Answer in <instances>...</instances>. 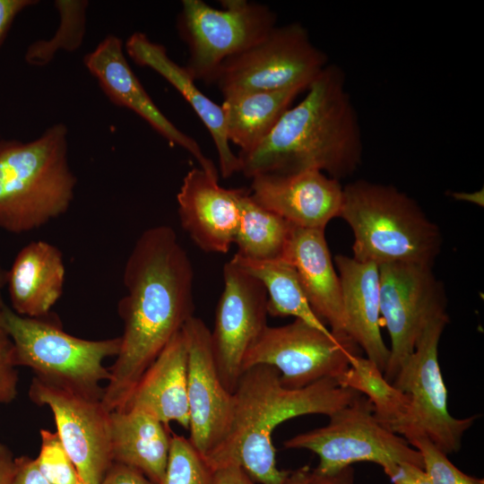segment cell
<instances>
[{
  "mask_svg": "<svg viewBox=\"0 0 484 484\" xmlns=\"http://www.w3.org/2000/svg\"><path fill=\"white\" fill-rule=\"evenodd\" d=\"M123 281L126 294L117 308L124 331L101 398L108 412L124 406L141 376L194 311L193 265L170 226H153L140 235Z\"/></svg>",
  "mask_w": 484,
  "mask_h": 484,
  "instance_id": "obj_1",
  "label": "cell"
},
{
  "mask_svg": "<svg viewBox=\"0 0 484 484\" xmlns=\"http://www.w3.org/2000/svg\"><path fill=\"white\" fill-rule=\"evenodd\" d=\"M307 91L257 146L238 152L239 172L245 177L318 170L339 180L359 168L361 129L343 70L327 65Z\"/></svg>",
  "mask_w": 484,
  "mask_h": 484,
  "instance_id": "obj_2",
  "label": "cell"
},
{
  "mask_svg": "<svg viewBox=\"0 0 484 484\" xmlns=\"http://www.w3.org/2000/svg\"><path fill=\"white\" fill-rule=\"evenodd\" d=\"M358 394L331 377L298 389L287 388L275 367L263 364L248 367L232 393V418L227 435L206 460L214 470L237 464L260 484H284L290 471L276 465L272 440L275 428L303 415L330 417Z\"/></svg>",
  "mask_w": 484,
  "mask_h": 484,
  "instance_id": "obj_3",
  "label": "cell"
},
{
  "mask_svg": "<svg viewBox=\"0 0 484 484\" xmlns=\"http://www.w3.org/2000/svg\"><path fill=\"white\" fill-rule=\"evenodd\" d=\"M67 135L56 124L30 142L0 141V229L29 232L67 212L77 183Z\"/></svg>",
  "mask_w": 484,
  "mask_h": 484,
  "instance_id": "obj_4",
  "label": "cell"
},
{
  "mask_svg": "<svg viewBox=\"0 0 484 484\" xmlns=\"http://www.w3.org/2000/svg\"><path fill=\"white\" fill-rule=\"evenodd\" d=\"M354 234L353 258L378 266H432L442 236L417 202L391 185L356 180L342 187L340 212Z\"/></svg>",
  "mask_w": 484,
  "mask_h": 484,
  "instance_id": "obj_5",
  "label": "cell"
},
{
  "mask_svg": "<svg viewBox=\"0 0 484 484\" xmlns=\"http://www.w3.org/2000/svg\"><path fill=\"white\" fill-rule=\"evenodd\" d=\"M5 324L16 363L30 367L38 379L85 396L101 400L102 381L110 371L104 360L119 352V337L85 340L66 333L44 317L32 318L7 307Z\"/></svg>",
  "mask_w": 484,
  "mask_h": 484,
  "instance_id": "obj_6",
  "label": "cell"
},
{
  "mask_svg": "<svg viewBox=\"0 0 484 484\" xmlns=\"http://www.w3.org/2000/svg\"><path fill=\"white\" fill-rule=\"evenodd\" d=\"M283 446L315 453L319 463L313 471L325 476L358 462H375L384 471L402 462L423 468L419 452L381 422L371 402L360 393L332 414L327 425L298 434Z\"/></svg>",
  "mask_w": 484,
  "mask_h": 484,
  "instance_id": "obj_7",
  "label": "cell"
},
{
  "mask_svg": "<svg viewBox=\"0 0 484 484\" xmlns=\"http://www.w3.org/2000/svg\"><path fill=\"white\" fill-rule=\"evenodd\" d=\"M327 56L298 22L275 26L247 49L227 58L214 83L224 98L255 91L307 89L324 70Z\"/></svg>",
  "mask_w": 484,
  "mask_h": 484,
  "instance_id": "obj_8",
  "label": "cell"
},
{
  "mask_svg": "<svg viewBox=\"0 0 484 484\" xmlns=\"http://www.w3.org/2000/svg\"><path fill=\"white\" fill-rule=\"evenodd\" d=\"M216 9L202 0H183L177 27L189 50L185 68L194 81L211 83L220 65L276 26L266 5L246 0L221 1Z\"/></svg>",
  "mask_w": 484,
  "mask_h": 484,
  "instance_id": "obj_9",
  "label": "cell"
},
{
  "mask_svg": "<svg viewBox=\"0 0 484 484\" xmlns=\"http://www.w3.org/2000/svg\"><path fill=\"white\" fill-rule=\"evenodd\" d=\"M449 317L446 313L432 318L421 332L411 356L399 368L393 385L410 402L408 414L399 431H419L445 454L461 449L463 434L477 415L463 419L448 411L447 390L438 361V344Z\"/></svg>",
  "mask_w": 484,
  "mask_h": 484,
  "instance_id": "obj_10",
  "label": "cell"
},
{
  "mask_svg": "<svg viewBox=\"0 0 484 484\" xmlns=\"http://www.w3.org/2000/svg\"><path fill=\"white\" fill-rule=\"evenodd\" d=\"M358 345L299 320L266 326L247 350L243 372L255 365L275 367L287 388L298 389L323 378L338 379L349 367Z\"/></svg>",
  "mask_w": 484,
  "mask_h": 484,
  "instance_id": "obj_11",
  "label": "cell"
},
{
  "mask_svg": "<svg viewBox=\"0 0 484 484\" xmlns=\"http://www.w3.org/2000/svg\"><path fill=\"white\" fill-rule=\"evenodd\" d=\"M431 267L412 263L378 266L380 315L391 339L384 376L391 384L427 324L446 313L445 289Z\"/></svg>",
  "mask_w": 484,
  "mask_h": 484,
  "instance_id": "obj_12",
  "label": "cell"
},
{
  "mask_svg": "<svg viewBox=\"0 0 484 484\" xmlns=\"http://www.w3.org/2000/svg\"><path fill=\"white\" fill-rule=\"evenodd\" d=\"M29 395L53 413L59 439L72 460L80 480L101 484L113 463L110 419L101 400L64 389L37 377Z\"/></svg>",
  "mask_w": 484,
  "mask_h": 484,
  "instance_id": "obj_13",
  "label": "cell"
},
{
  "mask_svg": "<svg viewBox=\"0 0 484 484\" xmlns=\"http://www.w3.org/2000/svg\"><path fill=\"white\" fill-rule=\"evenodd\" d=\"M223 280L211 347L220 381L233 393L247 350L267 326V293L256 278L231 259L224 265Z\"/></svg>",
  "mask_w": 484,
  "mask_h": 484,
  "instance_id": "obj_14",
  "label": "cell"
},
{
  "mask_svg": "<svg viewBox=\"0 0 484 484\" xmlns=\"http://www.w3.org/2000/svg\"><path fill=\"white\" fill-rule=\"evenodd\" d=\"M187 350L190 442L206 458L224 439L233 397L222 385L212 353L211 330L194 315L181 329Z\"/></svg>",
  "mask_w": 484,
  "mask_h": 484,
  "instance_id": "obj_15",
  "label": "cell"
},
{
  "mask_svg": "<svg viewBox=\"0 0 484 484\" xmlns=\"http://www.w3.org/2000/svg\"><path fill=\"white\" fill-rule=\"evenodd\" d=\"M83 63L113 104L135 112L169 143L187 151L207 174L219 178L216 166L196 141L179 130L146 92L124 55L121 39L107 36L84 56Z\"/></svg>",
  "mask_w": 484,
  "mask_h": 484,
  "instance_id": "obj_16",
  "label": "cell"
},
{
  "mask_svg": "<svg viewBox=\"0 0 484 484\" xmlns=\"http://www.w3.org/2000/svg\"><path fill=\"white\" fill-rule=\"evenodd\" d=\"M251 197L292 226L324 229L340 217L342 186L318 170L290 175L263 174L252 177Z\"/></svg>",
  "mask_w": 484,
  "mask_h": 484,
  "instance_id": "obj_17",
  "label": "cell"
},
{
  "mask_svg": "<svg viewBox=\"0 0 484 484\" xmlns=\"http://www.w3.org/2000/svg\"><path fill=\"white\" fill-rule=\"evenodd\" d=\"M201 168L189 170L177 195L182 228L208 253H227L239 223L237 188L220 186Z\"/></svg>",
  "mask_w": 484,
  "mask_h": 484,
  "instance_id": "obj_18",
  "label": "cell"
},
{
  "mask_svg": "<svg viewBox=\"0 0 484 484\" xmlns=\"http://www.w3.org/2000/svg\"><path fill=\"white\" fill-rule=\"evenodd\" d=\"M281 259L295 268L311 308L330 324L332 333L339 339L351 340L347 333L341 282L324 230L293 226Z\"/></svg>",
  "mask_w": 484,
  "mask_h": 484,
  "instance_id": "obj_19",
  "label": "cell"
},
{
  "mask_svg": "<svg viewBox=\"0 0 484 484\" xmlns=\"http://www.w3.org/2000/svg\"><path fill=\"white\" fill-rule=\"evenodd\" d=\"M341 288L347 333L384 373L390 350L380 330L378 265L353 257L335 256Z\"/></svg>",
  "mask_w": 484,
  "mask_h": 484,
  "instance_id": "obj_20",
  "label": "cell"
},
{
  "mask_svg": "<svg viewBox=\"0 0 484 484\" xmlns=\"http://www.w3.org/2000/svg\"><path fill=\"white\" fill-rule=\"evenodd\" d=\"M120 410H139L165 426L176 421L189 429L187 350L182 331L146 369Z\"/></svg>",
  "mask_w": 484,
  "mask_h": 484,
  "instance_id": "obj_21",
  "label": "cell"
},
{
  "mask_svg": "<svg viewBox=\"0 0 484 484\" xmlns=\"http://www.w3.org/2000/svg\"><path fill=\"white\" fill-rule=\"evenodd\" d=\"M125 49L137 65L157 72L191 105L214 142L221 177L228 178L239 172L238 158L231 151L226 135L221 106L199 90L186 69L168 56L164 46L152 42L144 33H133L125 43Z\"/></svg>",
  "mask_w": 484,
  "mask_h": 484,
  "instance_id": "obj_22",
  "label": "cell"
},
{
  "mask_svg": "<svg viewBox=\"0 0 484 484\" xmlns=\"http://www.w3.org/2000/svg\"><path fill=\"white\" fill-rule=\"evenodd\" d=\"M65 275L64 257L57 246L44 240L30 242L7 272L12 309L27 317H45L62 296Z\"/></svg>",
  "mask_w": 484,
  "mask_h": 484,
  "instance_id": "obj_23",
  "label": "cell"
},
{
  "mask_svg": "<svg viewBox=\"0 0 484 484\" xmlns=\"http://www.w3.org/2000/svg\"><path fill=\"white\" fill-rule=\"evenodd\" d=\"M109 419L113 462L133 467L161 484L171 436L167 426L139 410L113 411Z\"/></svg>",
  "mask_w": 484,
  "mask_h": 484,
  "instance_id": "obj_24",
  "label": "cell"
},
{
  "mask_svg": "<svg viewBox=\"0 0 484 484\" xmlns=\"http://www.w3.org/2000/svg\"><path fill=\"white\" fill-rule=\"evenodd\" d=\"M301 87L276 91H255L224 98L221 105L229 142L246 152L257 146L273 129Z\"/></svg>",
  "mask_w": 484,
  "mask_h": 484,
  "instance_id": "obj_25",
  "label": "cell"
},
{
  "mask_svg": "<svg viewBox=\"0 0 484 484\" xmlns=\"http://www.w3.org/2000/svg\"><path fill=\"white\" fill-rule=\"evenodd\" d=\"M231 260L264 285L267 293L268 315L294 316L324 333H332L311 308L297 272L290 264L283 259L251 260L237 254Z\"/></svg>",
  "mask_w": 484,
  "mask_h": 484,
  "instance_id": "obj_26",
  "label": "cell"
},
{
  "mask_svg": "<svg viewBox=\"0 0 484 484\" xmlns=\"http://www.w3.org/2000/svg\"><path fill=\"white\" fill-rule=\"evenodd\" d=\"M237 200L240 216L236 254L258 261L281 259L293 226L255 203L245 188H237Z\"/></svg>",
  "mask_w": 484,
  "mask_h": 484,
  "instance_id": "obj_27",
  "label": "cell"
},
{
  "mask_svg": "<svg viewBox=\"0 0 484 484\" xmlns=\"http://www.w3.org/2000/svg\"><path fill=\"white\" fill-rule=\"evenodd\" d=\"M337 381L341 386L364 394L373 405L379 420L399 433L408 414L409 398L385 378L375 362L359 354L354 355L348 369Z\"/></svg>",
  "mask_w": 484,
  "mask_h": 484,
  "instance_id": "obj_28",
  "label": "cell"
},
{
  "mask_svg": "<svg viewBox=\"0 0 484 484\" xmlns=\"http://www.w3.org/2000/svg\"><path fill=\"white\" fill-rule=\"evenodd\" d=\"M55 5L59 13V26L51 39L37 40L28 47L25 61L30 65H46L57 51H75L83 41L88 1L56 0Z\"/></svg>",
  "mask_w": 484,
  "mask_h": 484,
  "instance_id": "obj_29",
  "label": "cell"
},
{
  "mask_svg": "<svg viewBox=\"0 0 484 484\" xmlns=\"http://www.w3.org/2000/svg\"><path fill=\"white\" fill-rule=\"evenodd\" d=\"M161 484H215V470L188 438L173 435Z\"/></svg>",
  "mask_w": 484,
  "mask_h": 484,
  "instance_id": "obj_30",
  "label": "cell"
},
{
  "mask_svg": "<svg viewBox=\"0 0 484 484\" xmlns=\"http://www.w3.org/2000/svg\"><path fill=\"white\" fill-rule=\"evenodd\" d=\"M402 436L421 454L423 470L432 484H484L483 479L459 470L425 434L409 431Z\"/></svg>",
  "mask_w": 484,
  "mask_h": 484,
  "instance_id": "obj_31",
  "label": "cell"
},
{
  "mask_svg": "<svg viewBox=\"0 0 484 484\" xmlns=\"http://www.w3.org/2000/svg\"><path fill=\"white\" fill-rule=\"evenodd\" d=\"M41 445L36 458L41 473L51 484H78L77 471L56 432L40 430Z\"/></svg>",
  "mask_w": 484,
  "mask_h": 484,
  "instance_id": "obj_32",
  "label": "cell"
},
{
  "mask_svg": "<svg viewBox=\"0 0 484 484\" xmlns=\"http://www.w3.org/2000/svg\"><path fill=\"white\" fill-rule=\"evenodd\" d=\"M7 282V271L0 266V405L12 402L18 394L19 376L14 347L5 324L7 305L3 289Z\"/></svg>",
  "mask_w": 484,
  "mask_h": 484,
  "instance_id": "obj_33",
  "label": "cell"
},
{
  "mask_svg": "<svg viewBox=\"0 0 484 484\" xmlns=\"http://www.w3.org/2000/svg\"><path fill=\"white\" fill-rule=\"evenodd\" d=\"M385 472L393 484H432L423 468L409 462L399 463Z\"/></svg>",
  "mask_w": 484,
  "mask_h": 484,
  "instance_id": "obj_34",
  "label": "cell"
},
{
  "mask_svg": "<svg viewBox=\"0 0 484 484\" xmlns=\"http://www.w3.org/2000/svg\"><path fill=\"white\" fill-rule=\"evenodd\" d=\"M101 484H154L140 471L113 462L106 472Z\"/></svg>",
  "mask_w": 484,
  "mask_h": 484,
  "instance_id": "obj_35",
  "label": "cell"
},
{
  "mask_svg": "<svg viewBox=\"0 0 484 484\" xmlns=\"http://www.w3.org/2000/svg\"><path fill=\"white\" fill-rule=\"evenodd\" d=\"M15 465L13 484H51L39 471L36 458L17 457Z\"/></svg>",
  "mask_w": 484,
  "mask_h": 484,
  "instance_id": "obj_36",
  "label": "cell"
},
{
  "mask_svg": "<svg viewBox=\"0 0 484 484\" xmlns=\"http://www.w3.org/2000/svg\"><path fill=\"white\" fill-rule=\"evenodd\" d=\"M37 3L34 0H0V46L18 13Z\"/></svg>",
  "mask_w": 484,
  "mask_h": 484,
  "instance_id": "obj_37",
  "label": "cell"
},
{
  "mask_svg": "<svg viewBox=\"0 0 484 484\" xmlns=\"http://www.w3.org/2000/svg\"><path fill=\"white\" fill-rule=\"evenodd\" d=\"M215 484H255L237 464H229L215 470Z\"/></svg>",
  "mask_w": 484,
  "mask_h": 484,
  "instance_id": "obj_38",
  "label": "cell"
},
{
  "mask_svg": "<svg viewBox=\"0 0 484 484\" xmlns=\"http://www.w3.org/2000/svg\"><path fill=\"white\" fill-rule=\"evenodd\" d=\"M15 458L7 445L0 442V484H13Z\"/></svg>",
  "mask_w": 484,
  "mask_h": 484,
  "instance_id": "obj_39",
  "label": "cell"
},
{
  "mask_svg": "<svg viewBox=\"0 0 484 484\" xmlns=\"http://www.w3.org/2000/svg\"><path fill=\"white\" fill-rule=\"evenodd\" d=\"M311 484H354V471L351 466L343 469L342 471L333 475H320L311 470L310 472Z\"/></svg>",
  "mask_w": 484,
  "mask_h": 484,
  "instance_id": "obj_40",
  "label": "cell"
},
{
  "mask_svg": "<svg viewBox=\"0 0 484 484\" xmlns=\"http://www.w3.org/2000/svg\"><path fill=\"white\" fill-rule=\"evenodd\" d=\"M310 472L311 469L308 465L290 471L284 484H311Z\"/></svg>",
  "mask_w": 484,
  "mask_h": 484,
  "instance_id": "obj_41",
  "label": "cell"
},
{
  "mask_svg": "<svg viewBox=\"0 0 484 484\" xmlns=\"http://www.w3.org/2000/svg\"><path fill=\"white\" fill-rule=\"evenodd\" d=\"M78 484H86V483H84V482H82V480H80V481L78 482Z\"/></svg>",
  "mask_w": 484,
  "mask_h": 484,
  "instance_id": "obj_42",
  "label": "cell"
}]
</instances>
